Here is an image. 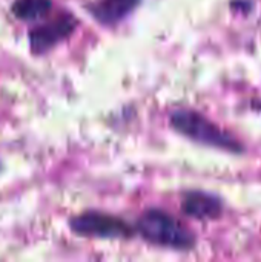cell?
Wrapping results in <instances>:
<instances>
[{
  "label": "cell",
  "mask_w": 261,
  "mask_h": 262,
  "mask_svg": "<svg viewBox=\"0 0 261 262\" xmlns=\"http://www.w3.org/2000/svg\"><path fill=\"white\" fill-rule=\"evenodd\" d=\"M54 9V0H14L11 14L20 21H38L48 17Z\"/></svg>",
  "instance_id": "obj_7"
},
{
  "label": "cell",
  "mask_w": 261,
  "mask_h": 262,
  "mask_svg": "<svg viewBox=\"0 0 261 262\" xmlns=\"http://www.w3.org/2000/svg\"><path fill=\"white\" fill-rule=\"evenodd\" d=\"M182 212L194 220H215L223 212V203L208 192H188L182 200Z\"/></svg>",
  "instance_id": "obj_6"
},
{
  "label": "cell",
  "mask_w": 261,
  "mask_h": 262,
  "mask_svg": "<svg viewBox=\"0 0 261 262\" xmlns=\"http://www.w3.org/2000/svg\"><path fill=\"white\" fill-rule=\"evenodd\" d=\"M142 2L143 0H91L86 5V11L97 23L114 28L125 21Z\"/></svg>",
  "instance_id": "obj_5"
},
{
  "label": "cell",
  "mask_w": 261,
  "mask_h": 262,
  "mask_svg": "<svg viewBox=\"0 0 261 262\" xmlns=\"http://www.w3.org/2000/svg\"><path fill=\"white\" fill-rule=\"evenodd\" d=\"M0 167H2V166H0Z\"/></svg>",
  "instance_id": "obj_8"
},
{
  "label": "cell",
  "mask_w": 261,
  "mask_h": 262,
  "mask_svg": "<svg viewBox=\"0 0 261 262\" xmlns=\"http://www.w3.org/2000/svg\"><path fill=\"white\" fill-rule=\"evenodd\" d=\"M78 18L69 11H60L34 25L28 32L29 49L34 55H46L49 51L66 41L77 29Z\"/></svg>",
  "instance_id": "obj_4"
},
{
  "label": "cell",
  "mask_w": 261,
  "mask_h": 262,
  "mask_svg": "<svg viewBox=\"0 0 261 262\" xmlns=\"http://www.w3.org/2000/svg\"><path fill=\"white\" fill-rule=\"evenodd\" d=\"M72 233L92 239H131L135 229L126 220L98 210H86L69 218Z\"/></svg>",
  "instance_id": "obj_3"
},
{
  "label": "cell",
  "mask_w": 261,
  "mask_h": 262,
  "mask_svg": "<svg viewBox=\"0 0 261 262\" xmlns=\"http://www.w3.org/2000/svg\"><path fill=\"white\" fill-rule=\"evenodd\" d=\"M171 127L180 135L211 147H217L231 154H243L245 147L231 134L220 129L205 115L192 109H175L169 115Z\"/></svg>",
  "instance_id": "obj_2"
},
{
  "label": "cell",
  "mask_w": 261,
  "mask_h": 262,
  "mask_svg": "<svg viewBox=\"0 0 261 262\" xmlns=\"http://www.w3.org/2000/svg\"><path fill=\"white\" fill-rule=\"evenodd\" d=\"M135 235L143 241L178 252H188L195 247V235L175 216L162 209H146L134 224Z\"/></svg>",
  "instance_id": "obj_1"
}]
</instances>
